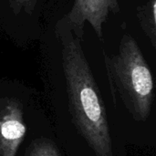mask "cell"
Here are the masks:
<instances>
[{
	"label": "cell",
	"instance_id": "6da1fadb",
	"mask_svg": "<svg viewBox=\"0 0 156 156\" xmlns=\"http://www.w3.org/2000/svg\"><path fill=\"white\" fill-rule=\"evenodd\" d=\"M55 32L61 48V63L69 109L76 129L95 156H114L106 108L80 41L61 18Z\"/></svg>",
	"mask_w": 156,
	"mask_h": 156
},
{
	"label": "cell",
	"instance_id": "7a4b0ae2",
	"mask_svg": "<svg viewBox=\"0 0 156 156\" xmlns=\"http://www.w3.org/2000/svg\"><path fill=\"white\" fill-rule=\"evenodd\" d=\"M105 69L114 102L117 98L137 122H145L151 114L155 97V84L137 41L126 33L118 52H103Z\"/></svg>",
	"mask_w": 156,
	"mask_h": 156
},
{
	"label": "cell",
	"instance_id": "3957f363",
	"mask_svg": "<svg viewBox=\"0 0 156 156\" xmlns=\"http://www.w3.org/2000/svg\"><path fill=\"white\" fill-rule=\"evenodd\" d=\"M120 12L118 0H74L71 9L62 19L80 41H83L86 23L91 26L97 37L102 40L103 25L111 15H118Z\"/></svg>",
	"mask_w": 156,
	"mask_h": 156
},
{
	"label": "cell",
	"instance_id": "277c9868",
	"mask_svg": "<svg viewBox=\"0 0 156 156\" xmlns=\"http://www.w3.org/2000/svg\"><path fill=\"white\" fill-rule=\"evenodd\" d=\"M27 133L21 102L15 98L0 100V156H16Z\"/></svg>",
	"mask_w": 156,
	"mask_h": 156
},
{
	"label": "cell",
	"instance_id": "5b68a950",
	"mask_svg": "<svg viewBox=\"0 0 156 156\" xmlns=\"http://www.w3.org/2000/svg\"><path fill=\"white\" fill-rule=\"evenodd\" d=\"M136 16L139 25L150 41L156 48V0H147L136 8Z\"/></svg>",
	"mask_w": 156,
	"mask_h": 156
},
{
	"label": "cell",
	"instance_id": "8992f818",
	"mask_svg": "<svg viewBox=\"0 0 156 156\" xmlns=\"http://www.w3.org/2000/svg\"><path fill=\"white\" fill-rule=\"evenodd\" d=\"M25 156H61V154L51 140L39 138L29 144Z\"/></svg>",
	"mask_w": 156,
	"mask_h": 156
},
{
	"label": "cell",
	"instance_id": "52a82bcc",
	"mask_svg": "<svg viewBox=\"0 0 156 156\" xmlns=\"http://www.w3.org/2000/svg\"><path fill=\"white\" fill-rule=\"evenodd\" d=\"M9 7L15 15L25 13L31 16L36 8L37 0H8Z\"/></svg>",
	"mask_w": 156,
	"mask_h": 156
}]
</instances>
